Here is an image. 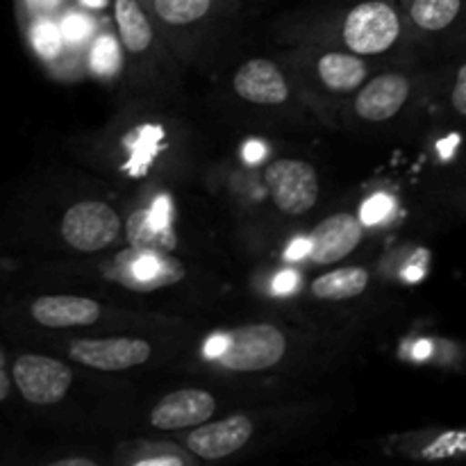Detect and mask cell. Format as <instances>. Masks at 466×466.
<instances>
[{
  "label": "cell",
  "instance_id": "obj_1",
  "mask_svg": "<svg viewBox=\"0 0 466 466\" xmlns=\"http://www.w3.org/2000/svg\"><path fill=\"white\" fill-rule=\"evenodd\" d=\"M205 353L235 373L268 371L287 355V337L271 323H250L212 337Z\"/></svg>",
  "mask_w": 466,
  "mask_h": 466
},
{
  "label": "cell",
  "instance_id": "obj_2",
  "mask_svg": "<svg viewBox=\"0 0 466 466\" xmlns=\"http://www.w3.org/2000/svg\"><path fill=\"white\" fill-rule=\"evenodd\" d=\"M400 36V16L387 0H362L346 12L341 39L355 55L387 53Z\"/></svg>",
  "mask_w": 466,
  "mask_h": 466
},
{
  "label": "cell",
  "instance_id": "obj_3",
  "mask_svg": "<svg viewBox=\"0 0 466 466\" xmlns=\"http://www.w3.org/2000/svg\"><path fill=\"white\" fill-rule=\"evenodd\" d=\"M14 390L25 403L48 408L68 394L73 371L68 364L39 353H21L9 364Z\"/></svg>",
  "mask_w": 466,
  "mask_h": 466
},
{
  "label": "cell",
  "instance_id": "obj_4",
  "mask_svg": "<svg viewBox=\"0 0 466 466\" xmlns=\"http://www.w3.org/2000/svg\"><path fill=\"white\" fill-rule=\"evenodd\" d=\"M264 185L285 217H303L319 200V176L305 159H273L264 168Z\"/></svg>",
  "mask_w": 466,
  "mask_h": 466
},
{
  "label": "cell",
  "instance_id": "obj_5",
  "mask_svg": "<svg viewBox=\"0 0 466 466\" xmlns=\"http://www.w3.org/2000/svg\"><path fill=\"white\" fill-rule=\"evenodd\" d=\"M121 217L100 200H80L62 217V237L80 253H98L121 235Z\"/></svg>",
  "mask_w": 466,
  "mask_h": 466
},
{
  "label": "cell",
  "instance_id": "obj_6",
  "mask_svg": "<svg viewBox=\"0 0 466 466\" xmlns=\"http://www.w3.org/2000/svg\"><path fill=\"white\" fill-rule=\"evenodd\" d=\"M76 362L98 371H126L146 364L153 349L139 337H107V339H80L68 349Z\"/></svg>",
  "mask_w": 466,
  "mask_h": 466
},
{
  "label": "cell",
  "instance_id": "obj_7",
  "mask_svg": "<svg viewBox=\"0 0 466 466\" xmlns=\"http://www.w3.org/2000/svg\"><path fill=\"white\" fill-rule=\"evenodd\" d=\"M364 237L362 221L350 212H337L323 218L308 239V259L314 267H328L349 258Z\"/></svg>",
  "mask_w": 466,
  "mask_h": 466
},
{
  "label": "cell",
  "instance_id": "obj_8",
  "mask_svg": "<svg viewBox=\"0 0 466 466\" xmlns=\"http://www.w3.org/2000/svg\"><path fill=\"white\" fill-rule=\"evenodd\" d=\"M118 280L130 289L150 291L176 285L185 278V264L159 250L130 248L116 258Z\"/></svg>",
  "mask_w": 466,
  "mask_h": 466
},
{
  "label": "cell",
  "instance_id": "obj_9",
  "mask_svg": "<svg viewBox=\"0 0 466 466\" xmlns=\"http://www.w3.org/2000/svg\"><path fill=\"white\" fill-rule=\"evenodd\" d=\"M253 437V419L232 414L221 421L200 423L187 437V449L200 460H223L244 449Z\"/></svg>",
  "mask_w": 466,
  "mask_h": 466
},
{
  "label": "cell",
  "instance_id": "obj_10",
  "mask_svg": "<svg viewBox=\"0 0 466 466\" xmlns=\"http://www.w3.org/2000/svg\"><path fill=\"white\" fill-rule=\"evenodd\" d=\"M217 399L208 390L189 387L164 396L150 412V423L157 431H185L196 428L214 417Z\"/></svg>",
  "mask_w": 466,
  "mask_h": 466
},
{
  "label": "cell",
  "instance_id": "obj_11",
  "mask_svg": "<svg viewBox=\"0 0 466 466\" xmlns=\"http://www.w3.org/2000/svg\"><path fill=\"white\" fill-rule=\"evenodd\" d=\"M232 89L241 100L253 105H282L289 98L285 73L271 59H248L232 77Z\"/></svg>",
  "mask_w": 466,
  "mask_h": 466
},
{
  "label": "cell",
  "instance_id": "obj_12",
  "mask_svg": "<svg viewBox=\"0 0 466 466\" xmlns=\"http://www.w3.org/2000/svg\"><path fill=\"white\" fill-rule=\"evenodd\" d=\"M100 314L98 300L85 296H36L27 303V317L41 328L94 326Z\"/></svg>",
  "mask_w": 466,
  "mask_h": 466
},
{
  "label": "cell",
  "instance_id": "obj_13",
  "mask_svg": "<svg viewBox=\"0 0 466 466\" xmlns=\"http://www.w3.org/2000/svg\"><path fill=\"white\" fill-rule=\"evenodd\" d=\"M410 96V80L400 73H382L360 89L355 112L364 121H390L403 109Z\"/></svg>",
  "mask_w": 466,
  "mask_h": 466
},
{
  "label": "cell",
  "instance_id": "obj_14",
  "mask_svg": "<svg viewBox=\"0 0 466 466\" xmlns=\"http://www.w3.org/2000/svg\"><path fill=\"white\" fill-rule=\"evenodd\" d=\"M127 239L132 248L168 253L176 246V237L168 230V203L157 200L153 209H139L127 218Z\"/></svg>",
  "mask_w": 466,
  "mask_h": 466
},
{
  "label": "cell",
  "instance_id": "obj_15",
  "mask_svg": "<svg viewBox=\"0 0 466 466\" xmlns=\"http://www.w3.org/2000/svg\"><path fill=\"white\" fill-rule=\"evenodd\" d=\"M112 5L123 48L130 55L148 53L155 39V30L144 5L139 0H112Z\"/></svg>",
  "mask_w": 466,
  "mask_h": 466
},
{
  "label": "cell",
  "instance_id": "obj_16",
  "mask_svg": "<svg viewBox=\"0 0 466 466\" xmlns=\"http://www.w3.org/2000/svg\"><path fill=\"white\" fill-rule=\"evenodd\" d=\"M317 73L326 89L335 91V94H346V91H353L364 85L367 64H364L362 55L326 53L319 57Z\"/></svg>",
  "mask_w": 466,
  "mask_h": 466
},
{
  "label": "cell",
  "instance_id": "obj_17",
  "mask_svg": "<svg viewBox=\"0 0 466 466\" xmlns=\"http://www.w3.org/2000/svg\"><path fill=\"white\" fill-rule=\"evenodd\" d=\"M369 287V273L362 267H344L328 271L312 282L314 299L326 303H339V300L358 299Z\"/></svg>",
  "mask_w": 466,
  "mask_h": 466
},
{
  "label": "cell",
  "instance_id": "obj_18",
  "mask_svg": "<svg viewBox=\"0 0 466 466\" xmlns=\"http://www.w3.org/2000/svg\"><path fill=\"white\" fill-rule=\"evenodd\" d=\"M218 0H148L150 12L167 27H189L208 18Z\"/></svg>",
  "mask_w": 466,
  "mask_h": 466
},
{
  "label": "cell",
  "instance_id": "obj_19",
  "mask_svg": "<svg viewBox=\"0 0 466 466\" xmlns=\"http://www.w3.org/2000/svg\"><path fill=\"white\" fill-rule=\"evenodd\" d=\"M462 0H412L410 18L421 30H444L458 18Z\"/></svg>",
  "mask_w": 466,
  "mask_h": 466
},
{
  "label": "cell",
  "instance_id": "obj_20",
  "mask_svg": "<svg viewBox=\"0 0 466 466\" xmlns=\"http://www.w3.org/2000/svg\"><path fill=\"white\" fill-rule=\"evenodd\" d=\"M30 39L35 44L36 53L44 59L59 57L64 50V44H66L62 35V27L50 16H35L30 27Z\"/></svg>",
  "mask_w": 466,
  "mask_h": 466
},
{
  "label": "cell",
  "instance_id": "obj_21",
  "mask_svg": "<svg viewBox=\"0 0 466 466\" xmlns=\"http://www.w3.org/2000/svg\"><path fill=\"white\" fill-rule=\"evenodd\" d=\"M89 64L103 77L114 76L118 71V66H121V48H118L116 39L109 32L96 36V41L91 44Z\"/></svg>",
  "mask_w": 466,
  "mask_h": 466
},
{
  "label": "cell",
  "instance_id": "obj_22",
  "mask_svg": "<svg viewBox=\"0 0 466 466\" xmlns=\"http://www.w3.org/2000/svg\"><path fill=\"white\" fill-rule=\"evenodd\" d=\"M59 27H62L64 41H66L68 46H73V48H80V46H85L86 41L94 36L96 23H94V18L86 14V9L80 7V9H73V12L64 14Z\"/></svg>",
  "mask_w": 466,
  "mask_h": 466
},
{
  "label": "cell",
  "instance_id": "obj_23",
  "mask_svg": "<svg viewBox=\"0 0 466 466\" xmlns=\"http://www.w3.org/2000/svg\"><path fill=\"white\" fill-rule=\"evenodd\" d=\"M455 453H466V432H451L426 451V458H449Z\"/></svg>",
  "mask_w": 466,
  "mask_h": 466
},
{
  "label": "cell",
  "instance_id": "obj_24",
  "mask_svg": "<svg viewBox=\"0 0 466 466\" xmlns=\"http://www.w3.org/2000/svg\"><path fill=\"white\" fill-rule=\"evenodd\" d=\"M391 208H394V203H391L390 196L376 194L373 198H369L367 203H364L362 223H367V226H373V223L382 221V218H385L387 214L391 212Z\"/></svg>",
  "mask_w": 466,
  "mask_h": 466
},
{
  "label": "cell",
  "instance_id": "obj_25",
  "mask_svg": "<svg viewBox=\"0 0 466 466\" xmlns=\"http://www.w3.org/2000/svg\"><path fill=\"white\" fill-rule=\"evenodd\" d=\"M27 7V12L35 16H50L55 18L57 14H62L66 9L68 0H23Z\"/></svg>",
  "mask_w": 466,
  "mask_h": 466
},
{
  "label": "cell",
  "instance_id": "obj_26",
  "mask_svg": "<svg viewBox=\"0 0 466 466\" xmlns=\"http://www.w3.org/2000/svg\"><path fill=\"white\" fill-rule=\"evenodd\" d=\"M12 391H14V385H12V373H9V358L7 353H5L3 344H0V405L7 403Z\"/></svg>",
  "mask_w": 466,
  "mask_h": 466
},
{
  "label": "cell",
  "instance_id": "obj_27",
  "mask_svg": "<svg viewBox=\"0 0 466 466\" xmlns=\"http://www.w3.org/2000/svg\"><path fill=\"white\" fill-rule=\"evenodd\" d=\"M453 107L458 109L460 114L466 116V64L460 68L458 73V80H455L453 86Z\"/></svg>",
  "mask_w": 466,
  "mask_h": 466
},
{
  "label": "cell",
  "instance_id": "obj_28",
  "mask_svg": "<svg viewBox=\"0 0 466 466\" xmlns=\"http://www.w3.org/2000/svg\"><path fill=\"white\" fill-rule=\"evenodd\" d=\"M82 9H91V12H103L109 5V0H76Z\"/></svg>",
  "mask_w": 466,
  "mask_h": 466
},
{
  "label": "cell",
  "instance_id": "obj_29",
  "mask_svg": "<svg viewBox=\"0 0 466 466\" xmlns=\"http://www.w3.org/2000/svg\"><path fill=\"white\" fill-rule=\"evenodd\" d=\"M308 241H294V246H291V250H289V258L291 259H299V258H303L305 253H308Z\"/></svg>",
  "mask_w": 466,
  "mask_h": 466
},
{
  "label": "cell",
  "instance_id": "obj_30",
  "mask_svg": "<svg viewBox=\"0 0 466 466\" xmlns=\"http://www.w3.org/2000/svg\"><path fill=\"white\" fill-rule=\"evenodd\" d=\"M291 282H294V276L291 273H287V276H280L276 280V291H285V289H291Z\"/></svg>",
  "mask_w": 466,
  "mask_h": 466
},
{
  "label": "cell",
  "instance_id": "obj_31",
  "mask_svg": "<svg viewBox=\"0 0 466 466\" xmlns=\"http://www.w3.org/2000/svg\"><path fill=\"white\" fill-rule=\"evenodd\" d=\"M414 353H417V358H426V355L431 353V344H426V341H423V344L417 346V350H414Z\"/></svg>",
  "mask_w": 466,
  "mask_h": 466
},
{
  "label": "cell",
  "instance_id": "obj_32",
  "mask_svg": "<svg viewBox=\"0 0 466 466\" xmlns=\"http://www.w3.org/2000/svg\"><path fill=\"white\" fill-rule=\"evenodd\" d=\"M57 464H66V466H71V464H86V466H91L94 462H91V460H62V462H57Z\"/></svg>",
  "mask_w": 466,
  "mask_h": 466
}]
</instances>
